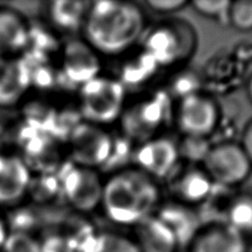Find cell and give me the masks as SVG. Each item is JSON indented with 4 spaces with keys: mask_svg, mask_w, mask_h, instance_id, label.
Masks as SVG:
<instances>
[{
    "mask_svg": "<svg viewBox=\"0 0 252 252\" xmlns=\"http://www.w3.org/2000/svg\"><path fill=\"white\" fill-rule=\"evenodd\" d=\"M145 29L141 7L129 1L100 0L90 3L82 33L96 53L116 57L128 51Z\"/></svg>",
    "mask_w": 252,
    "mask_h": 252,
    "instance_id": "6da1fadb",
    "label": "cell"
},
{
    "mask_svg": "<svg viewBox=\"0 0 252 252\" xmlns=\"http://www.w3.org/2000/svg\"><path fill=\"white\" fill-rule=\"evenodd\" d=\"M160 205L157 181L137 167L115 170L103 182L101 207L106 218L119 226L133 228L155 215Z\"/></svg>",
    "mask_w": 252,
    "mask_h": 252,
    "instance_id": "7a4b0ae2",
    "label": "cell"
},
{
    "mask_svg": "<svg viewBox=\"0 0 252 252\" xmlns=\"http://www.w3.org/2000/svg\"><path fill=\"white\" fill-rule=\"evenodd\" d=\"M80 97L81 111L89 123L101 126L122 114L125 89L120 81L97 76L82 85Z\"/></svg>",
    "mask_w": 252,
    "mask_h": 252,
    "instance_id": "3957f363",
    "label": "cell"
},
{
    "mask_svg": "<svg viewBox=\"0 0 252 252\" xmlns=\"http://www.w3.org/2000/svg\"><path fill=\"white\" fill-rule=\"evenodd\" d=\"M202 168L215 185L235 188L250 177L252 165L239 143L220 142L207 152Z\"/></svg>",
    "mask_w": 252,
    "mask_h": 252,
    "instance_id": "277c9868",
    "label": "cell"
},
{
    "mask_svg": "<svg viewBox=\"0 0 252 252\" xmlns=\"http://www.w3.org/2000/svg\"><path fill=\"white\" fill-rule=\"evenodd\" d=\"M220 111L214 97L191 92L181 97L175 110L178 129L187 137L207 138L217 128Z\"/></svg>",
    "mask_w": 252,
    "mask_h": 252,
    "instance_id": "5b68a950",
    "label": "cell"
},
{
    "mask_svg": "<svg viewBox=\"0 0 252 252\" xmlns=\"http://www.w3.org/2000/svg\"><path fill=\"white\" fill-rule=\"evenodd\" d=\"M187 27L179 22L157 26L146 38L145 53L160 65H170L184 60L193 47Z\"/></svg>",
    "mask_w": 252,
    "mask_h": 252,
    "instance_id": "8992f818",
    "label": "cell"
},
{
    "mask_svg": "<svg viewBox=\"0 0 252 252\" xmlns=\"http://www.w3.org/2000/svg\"><path fill=\"white\" fill-rule=\"evenodd\" d=\"M31 179V168L22 157L0 151V211H9L24 204Z\"/></svg>",
    "mask_w": 252,
    "mask_h": 252,
    "instance_id": "52a82bcc",
    "label": "cell"
},
{
    "mask_svg": "<svg viewBox=\"0 0 252 252\" xmlns=\"http://www.w3.org/2000/svg\"><path fill=\"white\" fill-rule=\"evenodd\" d=\"M138 169L157 179H168L179 167L178 144L166 137H152L143 142L134 153Z\"/></svg>",
    "mask_w": 252,
    "mask_h": 252,
    "instance_id": "ba28073f",
    "label": "cell"
},
{
    "mask_svg": "<svg viewBox=\"0 0 252 252\" xmlns=\"http://www.w3.org/2000/svg\"><path fill=\"white\" fill-rule=\"evenodd\" d=\"M187 252H249L248 237L226 221L202 223L187 247Z\"/></svg>",
    "mask_w": 252,
    "mask_h": 252,
    "instance_id": "9c48e42d",
    "label": "cell"
},
{
    "mask_svg": "<svg viewBox=\"0 0 252 252\" xmlns=\"http://www.w3.org/2000/svg\"><path fill=\"white\" fill-rule=\"evenodd\" d=\"M61 187L70 205L79 211L88 213L101 207L103 182L95 169L78 165L63 178Z\"/></svg>",
    "mask_w": 252,
    "mask_h": 252,
    "instance_id": "30bf717a",
    "label": "cell"
},
{
    "mask_svg": "<svg viewBox=\"0 0 252 252\" xmlns=\"http://www.w3.org/2000/svg\"><path fill=\"white\" fill-rule=\"evenodd\" d=\"M73 154L79 166L96 169L110 159L113 141L101 126L87 123L74 134Z\"/></svg>",
    "mask_w": 252,
    "mask_h": 252,
    "instance_id": "8fae6325",
    "label": "cell"
},
{
    "mask_svg": "<svg viewBox=\"0 0 252 252\" xmlns=\"http://www.w3.org/2000/svg\"><path fill=\"white\" fill-rule=\"evenodd\" d=\"M30 84L29 69L20 57H0V109H11L19 104Z\"/></svg>",
    "mask_w": 252,
    "mask_h": 252,
    "instance_id": "7c38bea8",
    "label": "cell"
},
{
    "mask_svg": "<svg viewBox=\"0 0 252 252\" xmlns=\"http://www.w3.org/2000/svg\"><path fill=\"white\" fill-rule=\"evenodd\" d=\"M167 181L174 200L190 207L201 205L214 187V183L202 167H178Z\"/></svg>",
    "mask_w": 252,
    "mask_h": 252,
    "instance_id": "4fadbf2b",
    "label": "cell"
},
{
    "mask_svg": "<svg viewBox=\"0 0 252 252\" xmlns=\"http://www.w3.org/2000/svg\"><path fill=\"white\" fill-rule=\"evenodd\" d=\"M30 29L27 18L9 7H0V57L19 58L28 49Z\"/></svg>",
    "mask_w": 252,
    "mask_h": 252,
    "instance_id": "5bb4252c",
    "label": "cell"
},
{
    "mask_svg": "<svg viewBox=\"0 0 252 252\" xmlns=\"http://www.w3.org/2000/svg\"><path fill=\"white\" fill-rule=\"evenodd\" d=\"M155 215L172 230L181 249L187 248L202 224L200 216L193 207L176 200L161 202Z\"/></svg>",
    "mask_w": 252,
    "mask_h": 252,
    "instance_id": "9a60e30c",
    "label": "cell"
},
{
    "mask_svg": "<svg viewBox=\"0 0 252 252\" xmlns=\"http://www.w3.org/2000/svg\"><path fill=\"white\" fill-rule=\"evenodd\" d=\"M130 236L141 252H179L181 250L172 230L156 215L150 216L134 226Z\"/></svg>",
    "mask_w": 252,
    "mask_h": 252,
    "instance_id": "2e32d148",
    "label": "cell"
},
{
    "mask_svg": "<svg viewBox=\"0 0 252 252\" xmlns=\"http://www.w3.org/2000/svg\"><path fill=\"white\" fill-rule=\"evenodd\" d=\"M62 71L72 82L85 84L97 78V55L83 41H72L63 50Z\"/></svg>",
    "mask_w": 252,
    "mask_h": 252,
    "instance_id": "e0dca14e",
    "label": "cell"
},
{
    "mask_svg": "<svg viewBox=\"0 0 252 252\" xmlns=\"http://www.w3.org/2000/svg\"><path fill=\"white\" fill-rule=\"evenodd\" d=\"M90 3V1L58 0L47 3L44 13L48 22L55 30L64 33H75L83 28Z\"/></svg>",
    "mask_w": 252,
    "mask_h": 252,
    "instance_id": "ac0fdd59",
    "label": "cell"
},
{
    "mask_svg": "<svg viewBox=\"0 0 252 252\" xmlns=\"http://www.w3.org/2000/svg\"><path fill=\"white\" fill-rule=\"evenodd\" d=\"M80 252H141L132 236L121 231H100L90 237Z\"/></svg>",
    "mask_w": 252,
    "mask_h": 252,
    "instance_id": "d6986e66",
    "label": "cell"
},
{
    "mask_svg": "<svg viewBox=\"0 0 252 252\" xmlns=\"http://www.w3.org/2000/svg\"><path fill=\"white\" fill-rule=\"evenodd\" d=\"M224 221L248 237L252 235V192L233 193L226 211Z\"/></svg>",
    "mask_w": 252,
    "mask_h": 252,
    "instance_id": "ffe728a7",
    "label": "cell"
},
{
    "mask_svg": "<svg viewBox=\"0 0 252 252\" xmlns=\"http://www.w3.org/2000/svg\"><path fill=\"white\" fill-rule=\"evenodd\" d=\"M228 24L241 32L252 31V0L230 1Z\"/></svg>",
    "mask_w": 252,
    "mask_h": 252,
    "instance_id": "44dd1931",
    "label": "cell"
},
{
    "mask_svg": "<svg viewBox=\"0 0 252 252\" xmlns=\"http://www.w3.org/2000/svg\"><path fill=\"white\" fill-rule=\"evenodd\" d=\"M193 10L200 16L220 22H228V11L230 1L228 0H193L189 2Z\"/></svg>",
    "mask_w": 252,
    "mask_h": 252,
    "instance_id": "7402d4cb",
    "label": "cell"
},
{
    "mask_svg": "<svg viewBox=\"0 0 252 252\" xmlns=\"http://www.w3.org/2000/svg\"><path fill=\"white\" fill-rule=\"evenodd\" d=\"M0 252H41L40 240L29 233L10 232Z\"/></svg>",
    "mask_w": 252,
    "mask_h": 252,
    "instance_id": "603a6c76",
    "label": "cell"
},
{
    "mask_svg": "<svg viewBox=\"0 0 252 252\" xmlns=\"http://www.w3.org/2000/svg\"><path fill=\"white\" fill-rule=\"evenodd\" d=\"M207 138L199 137H187L185 136L183 143L179 145L178 150L181 158H187V160H204L207 152L209 151L210 145L205 143Z\"/></svg>",
    "mask_w": 252,
    "mask_h": 252,
    "instance_id": "cb8c5ba5",
    "label": "cell"
},
{
    "mask_svg": "<svg viewBox=\"0 0 252 252\" xmlns=\"http://www.w3.org/2000/svg\"><path fill=\"white\" fill-rule=\"evenodd\" d=\"M146 7L159 15H168L182 10L189 4L186 0H146Z\"/></svg>",
    "mask_w": 252,
    "mask_h": 252,
    "instance_id": "d4e9b609",
    "label": "cell"
},
{
    "mask_svg": "<svg viewBox=\"0 0 252 252\" xmlns=\"http://www.w3.org/2000/svg\"><path fill=\"white\" fill-rule=\"evenodd\" d=\"M239 144L252 165V120L246 125L244 132L241 134V141Z\"/></svg>",
    "mask_w": 252,
    "mask_h": 252,
    "instance_id": "484cf974",
    "label": "cell"
},
{
    "mask_svg": "<svg viewBox=\"0 0 252 252\" xmlns=\"http://www.w3.org/2000/svg\"><path fill=\"white\" fill-rule=\"evenodd\" d=\"M9 235H10V230H9L6 216L0 211V250H1L4 242L8 239Z\"/></svg>",
    "mask_w": 252,
    "mask_h": 252,
    "instance_id": "4316f807",
    "label": "cell"
},
{
    "mask_svg": "<svg viewBox=\"0 0 252 252\" xmlns=\"http://www.w3.org/2000/svg\"><path fill=\"white\" fill-rule=\"evenodd\" d=\"M247 94H248L249 101L252 103V74L248 80V84H247Z\"/></svg>",
    "mask_w": 252,
    "mask_h": 252,
    "instance_id": "83f0119b",
    "label": "cell"
}]
</instances>
